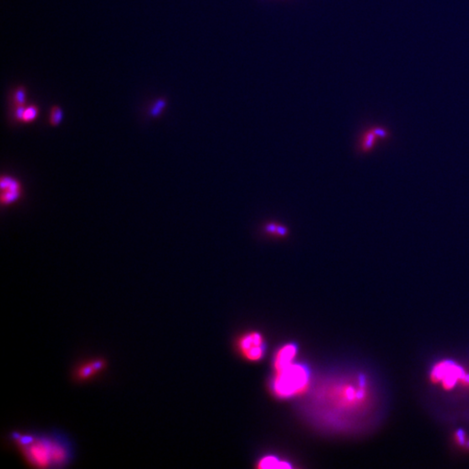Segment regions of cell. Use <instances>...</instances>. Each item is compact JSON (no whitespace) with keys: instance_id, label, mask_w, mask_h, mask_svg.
<instances>
[{"instance_id":"cell-1","label":"cell","mask_w":469,"mask_h":469,"mask_svg":"<svg viewBox=\"0 0 469 469\" xmlns=\"http://www.w3.org/2000/svg\"><path fill=\"white\" fill-rule=\"evenodd\" d=\"M316 416L339 431H356L377 421L382 408L376 382L361 371H346L327 380L314 395Z\"/></svg>"},{"instance_id":"cell-2","label":"cell","mask_w":469,"mask_h":469,"mask_svg":"<svg viewBox=\"0 0 469 469\" xmlns=\"http://www.w3.org/2000/svg\"><path fill=\"white\" fill-rule=\"evenodd\" d=\"M9 439L14 443L26 462L36 468H64L75 458L73 441L58 429L12 431L9 434Z\"/></svg>"},{"instance_id":"cell-3","label":"cell","mask_w":469,"mask_h":469,"mask_svg":"<svg viewBox=\"0 0 469 469\" xmlns=\"http://www.w3.org/2000/svg\"><path fill=\"white\" fill-rule=\"evenodd\" d=\"M432 392L457 408L469 406V363L455 358L438 360L428 373Z\"/></svg>"},{"instance_id":"cell-4","label":"cell","mask_w":469,"mask_h":469,"mask_svg":"<svg viewBox=\"0 0 469 469\" xmlns=\"http://www.w3.org/2000/svg\"><path fill=\"white\" fill-rule=\"evenodd\" d=\"M310 376L305 365L293 362L275 371L271 382L273 393L280 398H290L301 394L310 385Z\"/></svg>"},{"instance_id":"cell-5","label":"cell","mask_w":469,"mask_h":469,"mask_svg":"<svg viewBox=\"0 0 469 469\" xmlns=\"http://www.w3.org/2000/svg\"><path fill=\"white\" fill-rule=\"evenodd\" d=\"M238 349L244 358L251 362H257L264 357L265 353L264 337L258 332L245 334L238 341Z\"/></svg>"},{"instance_id":"cell-6","label":"cell","mask_w":469,"mask_h":469,"mask_svg":"<svg viewBox=\"0 0 469 469\" xmlns=\"http://www.w3.org/2000/svg\"><path fill=\"white\" fill-rule=\"evenodd\" d=\"M390 133L385 128H368L360 135L356 150L362 155L370 154L382 143L388 141Z\"/></svg>"},{"instance_id":"cell-7","label":"cell","mask_w":469,"mask_h":469,"mask_svg":"<svg viewBox=\"0 0 469 469\" xmlns=\"http://www.w3.org/2000/svg\"><path fill=\"white\" fill-rule=\"evenodd\" d=\"M297 355V347L292 343H288L280 347L274 357V368L280 370L295 362Z\"/></svg>"},{"instance_id":"cell-8","label":"cell","mask_w":469,"mask_h":469,"mask_svg":"<svg viewBox=\"0 0 469 469\" xmlns=\"http://www.w3.org/2000/svg\"><path fill=\"white\" fill-rule=\"evenodd\" d=\"M264 232L267 236L273 238L284 239L289 236V229L286 226L278 223H268L264 225Z\"/></svg>"},{"instance_id":"cell-9","label":"cell","mask_w":469,"mask_h":469,"mask_svg":"<svg viewBox=\"0 0 469 469\" xmlns=\"http://www.w3.org/2000/svg\"><path fill=\"white\" fill-rule=\"evenodd\" d=\"M104 364L103 361L98 360V361L90 362L89 364H86V366H84V367H82V368L78 369V373H77L78 379H87V378H89L95 372L100 370L104 367Z\"/></svg>"},{"instance_id":"cell-10","label":"cell","mask_w":469,"mask_h":469,"mask_svg":"<svg viewBox=\"0 0 469 469\" xmlns=\"http://www.w3.org/2000/svg\"><path fill=\"white\" fill-rule=\"evenodd\" d=\"M260 468H287L291 467V465L286 463V461L282 460L275 456H265L259 461Z\"/></svg>"},{"instance_id":"cell-11","label":"cell","mask_w":469,"mask_h":469,"mask_svg":"<svg viewBox=\"0 0 469 469\" xmlns=\"http://www.w3.org/2000/svg\"><path fill=\"white\" fill-rule=\"evenodd\" d=\"M1 191H22V186L20 182L16 179H13L10 177H1L0 182Z\"/></svg>"},{"instance_id":"cell-12","label":"cell","mask_w":469,"mask_h":469,"mask_svg":"<svg viewBox=\"0 0 469 469\" xmlns=\"http://www.w3.org/2000/svg\"><path fill=\"white\" fill-rule=\"evenodd\" d=\"M22 196V191H1V203L8 205L17 202Z\"/></svg>"},{"instance_id":"cell-13","label":"cell","mask_w":469,"mask_h":469,"mask_svg":"<svg viewBox=\"0 0 469 469\" xmlns=\"http://www.w3.org/2000/svg\"><path fill=\"white\" fill-rule=\"evenodd\" d=\"M63 110L58 105H55L52 108L51 110V115H50V123L52 126H58L63 120Z\"/></svg>"},{"instance_id":"cell-14","label":"cell","mask_w":469,"mask_h":469,"mask_svg":"<svg viewBox=\"0 0 469 469\" xmlns=\"http://www.w3.org/2000/svg\"><path fill=\"white\" fill-rule=\"evenodd\" d=\"M166 105H167V102L165 99H157L154 103L153 105L151 106V110H150V115L151 116H153V118L159 116L162 114V110H165V108L166 107Z\"/></svg>"},{"instance_id":"cell-15","label":"cell","mask_w":469,"mask_h":469,"mask_svg":"<svg viewBox=\"0 0 469 469\" xmlns=\"http://www.w3.org/2000/svg\"><path fill=\"white\" fill-rule=\"evenodd\" d=\"M38 115V109L35 105H30L28 107L26 108L25 113H24L23 120L24 123H31L37 119Z\"/></svg>"},{"instance_id":"cell-16","label":"cell","mask_w":469,"mask_h":469,"mask_svg":"<svg viewBox=\"0 0 469 469\" xmlns=\"http://www.w3.org/2000/svg\"><path fill=\"white\" fill-rule=\"evenodd\" d=\"M26 90L23 86L18 87L16 89L14 92L15 106H19V105H26Z\"/></svg>"},{"instance_id":"cell-17","label":"cell","mask_w":469,"mask_h":469,"mask_svg":"<svg viewBox=\"0 0 469 469\" xmlns=\"http://www.w3.org/2000/svg\"><path fill=\"white\" fill-rule=\"evenodd\" d=\"M26 108V105L15 106V118L18 121L22 122V120H23L24 113H25Z\"/></svg>"}]
</instances>
